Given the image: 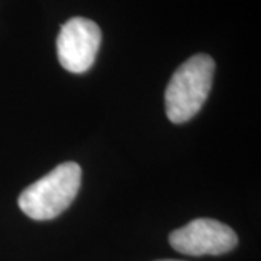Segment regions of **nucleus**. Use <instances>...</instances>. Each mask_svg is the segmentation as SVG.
<instances>
[{"instance_id":"nucleus-1","label":"nucleus","mask_w":261,"mask_h":261,"mask_svg":"<svg viewBox=\"0 0 261 261\" xmlns=\"http://www.w3.org/2000/svg\"><path fill=\"white\" fill-rule=\"evenodd\" d=\"M80 185L82 168L74 161H67L27 187L19 196L18 205L31 219L49 221L73 203Z\"/></svg>"},{"instance_id":"nucleus-2","label":"nucleus","mask_w":261,"mask_h":261,"mask_svg":"<svg viewBox=\"0 0 261 261\" xmlns=\"http://www.w3.org/2000/svg\"><path fill=\"white\" fill-rule=\"evenodd\" d=\"M215 73V61L206 54L190 57L171 75L166 89V113L173 123L190 121L206 102Z\"/></svg>"},{"instance_id":"nucleus-5","label":"nucleus","mask_w":261,"mask_h":261,"mask_svg":"<svg viewBox=\"0 0 261 261\" xmlns=\"http://www.w3.org/2000/svg\"><path fill=\"white\" fill-rule=\"evenodd\" d=\"M157 261H180V260H157Z\"/></svg>"},{"instance_id":"nucleus-3","label":"nucleus","mask_w":261,"mask_h":261,"mask_svg":"<svg viewBox=\"0 0 261 261\" xmlns=\"http://www.w3.org/2000/svg\"><path fill=\"white\" fill-rule=\"evenodd\" d=\"M102 32L93 20L77 18L67 20L57 37V56L67 71L82 74L94 64Z\"/></svg>"},{"instance_id":"nucleus-4","label":"nucleus","mask_w":261,"mask_h":261,"mask_svg":"<svg viewBox=\"0 0 261 261\" xmlns=\"http://www.w3.org/2000/svg\"><path fill=\"white\" fill-rule=\"evenodd\" d=\"M168 241L176 251L200 257L232 251L238 244V237L228 225L209 218H200L173 231Z\"/></svg>"}]
</instances>
